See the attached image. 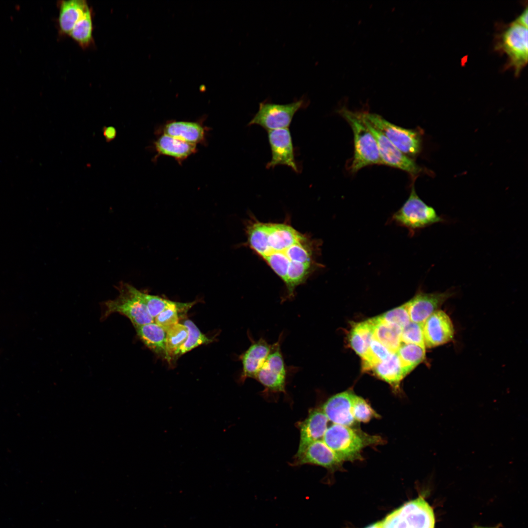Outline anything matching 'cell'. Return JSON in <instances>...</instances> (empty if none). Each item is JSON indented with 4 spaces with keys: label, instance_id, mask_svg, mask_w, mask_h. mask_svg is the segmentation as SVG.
<instances>
[{
    "label": "cell",
    "instance_id": "cell-1",
    "mask_svg": "<svg viewBox=\"0 0 528 528\" xmlns=\"http://www.w3.org/2000/svg\"><path fill=\"white\" fill-rule=\"evenodd\" d=\"M246 234L250 248L285 283L286 298L294 297L296 287L321 266L315 261L320 242L289 224L253 220L247 226Z\"/></svg>",
    "mask_w": 528,
    "mask_h": 528
},
{
    "label": "cell",
    "instance_id": "cell-2",
    "mask_svg": "<svg viewBox=\"0 0 528 528\" xmlns=\"http://www.w3.org/2000/svg\"><path fill=\"white\" fill-rule=\"evenodd\" d=\"M322 440L343 462L363 460L364 448L385 442L381 436L369 434L357 427L334 423L328 428Z\"/></svg>",
    "mask_w": 528,
    "mask_h": 528
},
{
    "label": "cell",
    "instance_id": "cell-3",
    "mask_svg": "<svg viewBox=\"0 0 528 528\" xmlns=\"http://www.w3.org/2000/svg\"><path fill=\"white\" fill-rule=\"evenodd\" d=\"M338 113L350 126L353 135L354 153L348 167L352 173L370 165H383L377 145L362 117L361 111H354L343 107Z\"/></svg>",
    "mask_w": 528,
    "mask_h": 528
},
{
    "label": "cell",
    "instance_id": "cell-4",
    "mask_svg": "<svg viewBox=\"0 0 528 528\" xmlns=\"http://www.w3.org/2000/svg\"><path fill=\"white\" fill-rule=\"evenodd\" d=\"M494 38V50L507 56L504 70L512 68L518 77L528 64V28L515 21L497 23Z\"/></svg>",
    "mask_w": 528,
    "mask_h": 528
},
{
    "label": "cell",
    "instance_id": "cell-5",
    "mask_svg": "<svg viewBox=\"0 0 528 528\" xmlns=\"http://www.w3.org/2000/svg\"><path fill=\"white\" fill-rule=\"evenodd\" d=\"M414 181L408 198L390 219L391 222L407 228L410 236L420 229L446 221L432 207L427 205L418 197L415 190Z\"/></svg>",
    "mask_w": 528,
    "mask_h": 528
},
{
    "label": "cell",
    "instance_id": "cell-6",
    "mask_svg": "<svg viewBox=\"0 0 528 528\" xmlns=\"http://www.w3.org/2000/svg\"><path fill=\"white\" fill-rule=\"evenodd\" d=\"M435 524L433 508L420 496L388 514L380 528H435Z\"/></svg>",
    "mask_w": 528,
    "mask_h": 528
},
{
    "label": "cell",
    "instance_id": "cell-7",
    "mask_svg": "<svg viewBox=\"0 0 528 528\" xmlns=\"http://www.w3.org/2000/svg\"><path fill=\"white\" fill-rule=\"evenodd\" d=\"M119 295L113 300L105 302L101 319L104 320L114 313L127 317L134 328L154 322L146 306L137 296L136 288L123 282L116 287Z\"/></svg>",
    "mask_w": 528,
    "mask_h": 528
},
{
    "label": "cell",
    "instance_id": "cell-8",
    "mask_svg": "<svg viewBox=\"0 0 528 528\" xmlns=\"http://www.w3.org/2000/svg\"><path fill=\"white\" fill-rule=\"evenodd\" d=\"M364 118L380 131L401 152L411 157L422 149V132L418 129H408L395 125L381 115L362 111Z\"/></svg>",
    "mask_w": 528,
    "mask_h": 528
},
{
    "label": "cell",
    "instance_id": "cell-9",
    "mask_svg": "<svg viewBox=\"0 0 528 528\" xmlns=\"http://www.w3.org/2000/svg\"><path fill=\"white\" fill-rule=\"evenodd\" d=\"M308 103L305 98L286 104L263 101L260 103L258 111L248 125H259L267 131L288 128L295 114L306 108Z\"/></svg>",
    "mask_w": 528,
    "mask_h": 528
},
{
    "label": "cell",
    "instance_id": "cell-10",
    "mask_svg": "<svg viewBox=\"0 0 528 528\" xmlns=\"http://www.w3.org/2000/svg\"><path fill=\"white\" fill-rule=\"evenodd\" d=\"M281 338L280 335L272 345L270 353L254 378L264 387L265 392L286 394L287 371L281 350Z\"/></svg>",
    "mask_w": 528,
    "mask_h": 528
},
{
    "label": "cell",
    "instance_id": "cell-11",
    "mask_svg": "<svg viewBox=\"0 0 528 528\" xmlns=\"http://www.w3.org/2000/svg\"><path fill=\"white\" fill-rule=\"evenodd\" d=\"M362 117L375 139L383 165L407 173L415 181L416 177L424 172L423 169L411 157L401 152L380 131L365 120L363 115Z\"/></svg>",
    "mask_w": 528,
    "mask_h": 528
},
{
    "label": "cell",
    "instance_id": "cell-12",
    "mask_svg": "<svg viewBox=\"0 0 528 528\" xmlns=\"http://www.w3.org/2000/svg\"><path fill=\"white\" fill-rule=\"evenodd\" d=\"M268 139L271 151V159L266 165L267 169L285 165L296 173L300 171L295 157L292 137L288 128L268 131Z\"/></svg>",
    "mask_w": 528,
    "mask_h": 528
},
{
    "label": "cell",
    "instance_id": "cell-13",
    "mask_svg": "<svg viewBox=\"0 0 528 528\" xmlns=\"http://www.w3.org/2000/svg\"><path fill=\"white\" fill-rule=\"evenodd\" d=\"M343 462L322 440L309 444L300 454L295 455L293 466L311 464L326 468L330 473L343 470Z\"/></svg>",
    "mask_w": 528,
    "mask_h": 528
},
{
    "label": "cell",
    "instance_id": "cell-14",
    "mask_svg": "<svg viewBox=\"0 0 528 528\" xmlns=\"http://www.w3.org/2000/svg\"><path fill=\"white\" fill-rule=\"evenodd\" d=\"M453 294L454 292L450 290L433 293L418 291L413 298L406 302L411 321L423 324Z\"/></svg>",
    "mask_w": 528,
    "mask_h": 528
},
{
    "label": "cell",
    "instance_id": "cell-15",
    "mask_svg": "<svg viewBox=\"0 0 528 528\" xmlns=\"http://www.w3.org/2000/svg\"><path fill=\"white\" fill-rule=\"evenodd\" d=\"M425 347L432 348L451 341L454 335L452 322L443 311L438 310L422 324Z\"/></svg>",
    "mask_w": 528,
    "mask_h": 528
},
{
    "label": "cell",
    "instance_id": "cell-16",
    "mask_svg": "<svg viewBox=\"0 0 528 528\" xmlns=\"http://www.w3.org/2000/svg\"><path fill=\"white\" fill-rule=\"evenodd\" d=\"M355 394L347 390L330 397L321 408L329 420L334 424L356 427L358 424L352 416Z\"/></svg>",
    "mask_w": 528,
    "mask_h": 528
},
{
    "label": "cell",
    "instance_id": "cell-17",
    "mask_svg": "<svg viewBox=\"0 0 528 528\" xmlns=\"http://www.w3.org/2000/svg\"><path fill=\"white\" fill-rule=\"evenodd\" d=\"M329 419L321 408L310 409L308 417L297 422L300 432V440L298 451L295 455L301 454L312 442L322 440L327 430Z\"/></svg>",
    "mask_w": 528,
    "mask_h": 528
},
{
    "label": "cell",
    "instance_id": "cell-18",
    "mask_svg": "<svg viewBox=\"0 0 528 528\" xmlns=\"http://www.w3.org/2000/svg\"><path fill=\"white\" fill-rule=\"evenodd\" d=\"M251 344L240 356L242 364L240 380L243 382L247 378H254L270 352L272 345L263 338L254 340L250 337Z\"/></svg>",
    "mask_w": 528,
    "mask_h": 528
},
{
    "label": "cell",
    "instance_id": "cell-19",
    "mask_svg": "<svg viewBox=\"0 0 528 528\" xmlns=\"http://www.w3.org/2000/svg\"><path fill=\"white\" fill-rule=\"evenodd\" d=\"M58 5L59 31L63 35L68 36L74 25L90 7L85 0H62Z\"/></svg>",
    "mask_w": 528,
    "mask_h": 528
},
{
    "label": "cell",
    "instance_id": "cell-20",
    "mask_svg": "<svg viewBox=\"0 0 528 528\" xmlns=\"http://www.w3.org/2000/svg\"><path fill=\"white\" fill-rule=\"evenodd\" d=\"M164 134L196 145L203 141L205 129L198 122L172 121L165 125Z\"/></svg>",
    "mask_w": 528,
    "mask_h": 528
},
{
    "label": "cell",
    "instance_id": "cell-21",
    "mask_svg": "<svg viewBox=\"0 0 528 528\" xmlns=\"http://www.w3.org/2000/svg\"><path fill=\"white\" fill-rule=\"evenodd\" d=\"M154 146L159 154L171 156L180 161L195 153L196 150V145L165 134L157 139Z\"/></svg>",
    "mask_w": 528,
    "mask_h": 528
},
{
    "label": "cell",
    "instance_id": "cell-22",
    "mask_svg": "<svg viewBox=\"0 0 528 528\" xmlns=\"http://www.w3.org/2000/svg\"><path fill=\"white\" fill-rule=\"evenodd\" d=\"M371 370L377 377L390 384L396 392L399 391L400 382L405 376L396 352L375 365Z\"/></svg>",
    "mask_w": 528,
    "mask_h": 528
},
{
    "label": "cell",
    "instance_id": "cell-23",
    "mask_svg": "<svg viewBox=\"0 0 528 528\" xmlns=\"http://www.w3.org/2000/svg\"><path fill=\"white\" fill-rule=\"evenodd\" d=\"M135 328L137 335L147 347L169 359L166 351V332L163 328L154 322Z\"/></svg>",
    "mask_w": 528,
    "mask_h": 528
},
{
    "label": "cell",
    "instance_id": "cell-24",
    "mask_svg": "<svg viewBox=\"0 0 528 528\" xmlns=\"http://www.w3.org/2000/svg\"><path fill=\"white\" fill-rule=\"evenodd\" d=\"M374 324L372 318L356 323L350 334L349 342L352 349L363 358L366 355L374 337Z\"/></svg>",
    "mask_w": 528,
    "mask_h": 528
},
{
    "label": "cell",
    "instance_id": "cell-25",
    "mask_svg": "<svg viewBox=\"0 0 528 528\" xmlns=\"http://www.w3.org/2000/svg\"><path fill=\"white\" fill-rule=\"evenodd\" d=\"M374 324V337L391 352H396L401 343L402 329L397 325L372 318Z\"/></svg>",
    "mask_w": 528,
    "mask_h": 528
},
{
    "label": "cell",
    "instance_id": "cell-26",
    "mask_svg": "<svg viewBox=\"0 0 528 528\" xmlns=\"http://www.w3.org/2000/svg\"><path fill=\"white\" fill-rule=\"evenodd\" d=\"M396 353L406 376L420 364L425 357V347L401 342Z\"/></svg>",
    "mask_w": 528,
    "mask_h": 528
},
{
    "label": "cell",
    "instance_id": "cell-27",
    "mask_svg": "<svg viewBox=\"0 0 528 528\" xmlns=\"http://www.w3.org/2000/svg\"><path fill=\"white\" fill-rule=\"evenodd\" d=\"M92 11L90 8L76 23L68 35L83 48L93 43Z\"/></svg>",
    "mask_w": 528,
    "mask_h": 528
},
{
    "label": "cell",
    "instance_id": "cell-28",
    "mask_svg": "<svg viewBox=\"0 0 528 528\" xmlns=\"http://www.w3.org/2000/svg\"><path fill=\"white\" fill-rule=\"evenodd\" d=\"M194 303H182L177 302L166 308L154 318V322L166 332L172 327L178 323V312L190 308Z\"/></svg>",
    "mask_w": 528,
    "mask_h": 528
},
{
    "label": "cell",
    "instance_id": "cell-29",
    "mask_svg": "<svg viewBox=\"0 0 528 528\" xmlns=\"http://www.w3.org/2000/svg\"><path fill=\"white\" fill-rule=\"evenodd\" d=\"M392 353L393 352L373 337L366 355L362 359L363 370H371L375 365L388 358Z\"/></svg>",
    "mask_w": 528,
    "mask_h": 528
},
{
    "label": "cell",
    "instance_id": "cell-30",
    "mask_svg": "<svg viewBox=\"0 0 528 528\" xmlns=\"http://www.w3.org/2000/svg\"><path fill=\"white\" fill-rule=\"evenodd\" d=\"M188 330L184 325L177 323L166 331V351L169 359L170 356L177 355L180 347L188 337Z\"/></svg>",
    "mask_w": 528,
    "mask_h": 528
},
{
    "label": "cell",
    "instance_id": "cell-31",
    "mask_svg": "<svg viewBox=\"0 0 528 528\" xmlns=\"http://www.w3.org/2000/svg\"><path fill=\"white\" fill-rule=\"evenodd\" d=\"M188 329V334L185 342L180 347L177 355H182L202 344L211 343L212 340L203 334L194 322L186 320L183 324Z\"/></svg>",
    "mask_w": 528,
    "mask_h": 528
},
{
    "label": "cell",
    "instance_id": "cell-32",
    "mask_svg": "<svg viewBox=\"0 0 528 528\" xmlns=\"http://www.w3.org/2000/svg\"><path fill=\"white\" fill-rule=\"evenodd\" d=\"M352 416L357 423H367L373 418H380V415L365 399L356 395L353 401Z\"/></svg>",
    "mask_w": 528,
    "mask_h": 528
},
{
    "label": "cell",
    "instance_id": "cell-33",
    "mask_svg": "<svg viewBox=\"0 0 528 528\" xmlns=\"http://www.w3.org/2000/svg\"><path fill=\"white\" fill-rule=\"evenodd\" d=\"M135 292L141 301L146 306L150 315L154 319L164 309L174 303V301L143 292L136 288Z\"/></svg>",
    "mask_w": 528,
    "mask_h": 528
},
{
    "label": "cell",
    "instance_id": "cell-34",
    "mask_svg": "<svg viewBox=\"0 0 528 528\" xmlns=\"http://www.w3.org/2000/svg\"><path fill=\"white\" fill-rule=\"evenodd\" d=\"M377 317L383 322L397 325L401 329L411 322L406 303Z\"/></svg>",
    "mask_w": 528,
    "mask_h": 528
},
{
    "label": "cell",
    "instance_id": "cell-35",
    "mask_svg": "<svg viewBox=\"0 0 528 528\" xmlns=\"http://www.w3.org/2000/svg\"><path fill=\"white\" fill-rule=\"evenodd\" d=\"M401 342L425 347L422 324L411 321L401 330Z\"/></svg>",
    "mask_w": 528,
    "mask_h": 528
},
{
    "label": "cell",
    "instance_id": "cell-36",
    "mask_svg": "<svg viewBox=\"0 0 528 528\" xmlns=\"http://www.w3.org/2000/svg\"><path fill=\"white\" fill-rule=\"evenodd\" d=\"M515 21L518 23L528 28V6L526 4L525 8L522 12V13L518 16L516 19Z\"/></svg>",
    "mask_w": 528,
    "mask_h": 528
},
{
    "label": "cell",
    "instance_id": "cell-37",
    "mask_svg": "<svg viewBox=\"0 0 528 528\" xmlns=\"http://www.w3.org/2000/svg\"><path fill=\"white\" fill-rule=\"evenodd\" d=\"M104 135L107 141H110L115 137L116 131L112 127H106L104 131Z\"/></svg>",
    "mask_w": 528,
    "mask_h": 528
},
{
    "label": "cell",
    "instance_id": "cell-38",
    "mask_svg": "<svg viewBox=\"0 0 528 528\" xmlns=\"http://www.w3.org/2000/svg\"><path fill=\"white\" fill-rule=\"evenodd\" d=\"M380 521H378L377 522L371 524L364 528H380Z\"/></svg>",
    "mask_w": 528,
    "mask_h": 528
},
{
    "label": "cell",
    "instance_id": "cell-39",
    "mask_svg": "<svg viewBox=\"0 0 528 528\" xmlns=\"http://www.w3.org/2000/svg\"><path fill=\"white\" fill-rule=\"evenodd\" d=\"M473 528H501V525L499 524L493 527H485L476 526Z\"/></svg>",
    "mask_w": 528,
    "mask_h": 528
}]
</instances>
